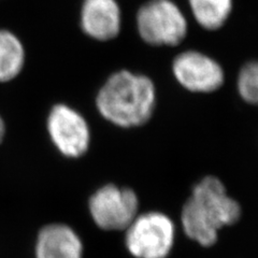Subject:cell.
Masks as SVG:
<instances>
[{
  "instance_id": "1",
  "label": "cell",
  "mask_w": 258,
  "mask_h": 258,
  "mask_svg": "<svg viewBox=\"0 0 258 258\" xmlns=\"http://www.w3.org/2000/svg\"><path fill=\"white\" fill-rule=\"evenodd\" d=\"M241 216V207L215 176H206L192 188L182 209L186 235L203 246H211L224 226L233 225Z\"/></svg>"
},
{
  "instance_id": "2",
  "label": "cell",
  "mask_w": 258,
  "mask_h": 258,
  "mask_svg": "<svg viewBox=\"0 0 258 258\" xmlns=\"http://www.w3.org/2000/svg\"><path fill=\"white\" fill-rule=\"evenodd\" d=\"M155 104L156 90L152 80L127 70L112 75L96 98L100 114L110 123L124 128L147 123Z\"/></svg>"
},
{
  "instance_id": "3",
  "label": "cell",
  "mask_w": 258,
  "mask_h": 258,
  "mask_svg": "<svg viewBox=\"0 0 258 258\" xmlns=\"http://www.w3.org/2000/svg\"><path fill=\"white\" fill-rule=\"evenodd\" d=\"M137 25L144 42L156 46H175L187 34L184 14L171 0H150L137 14Z\"/></svg>"
},
{
  "instance_id": "4",
  "label": "cell",
  "mask_w": 258,
  "mask_h": 258,
  "mask_svg": "<svg viewBox=\"0 0 258 258\" xmlns=\"http://www.w3.org/2000/svg\"><path fill=\"white\" fill-rule=\"evenodd\" d=\"M128 251L137 258H166L174 241V224L159 212L137 215L126 229Z\"/></svg>"
},
{
  "instance_id": "5",
  "label": "cell",
  "mask_w": 258,
  "mask_h": 258,
  "mask_svg": "<svg viewBox=\"0 0 258 258\" xmlns=\"http://www.w3.org/2000/svg\"><path fill=\"white\" fill-rule=\"evenodd\" d=\"M88 208L94 222L100 228L123 230L138 215L139 199L131 188L108 184L95 191Z\"/></svg>"
},
{
  "instance_id": "6",
  "label": "cell",
  "mask_w": 258,
  "mask_h": 258,
  "mask_svg": "<svg viewBox=\"0 0 258 258\" xmlns=\"http://www.w3.org/2000/svg\"><path fill=\"white\" fill-rule=\"evenodd\" d=\"M46 131L54 147L63 156L78 158L90 148L91 132L86 119L66 104H55L46 117Z\"/></svg>"
},
{
  "instance_id": "7",
  "label": "cell",
  "mask_w": 258,
  "mask_h": 258,
  "mask_svg": "<svg viewBox=\"0 0 258 258\" xmlns=\"http://www.w3.org/2000/svg\"><path fill=\"white\" fill-rule=\"evenodd\" d=\"M173 75L184 88L194 93H212L223 85L225 76L221 64L197 51H185L172 63Z\"/></svg>"
},
{
  "instance_id": "8",
  "label": "cell",
  "mask_w": 258,
  "mask_h": 258,
  "mask_svg": "<svg viewBox=\"0 0 258 258\" xmlns=\"http://www.w3.org/2000/svg\"><path fill=\"white\" fill-rule=\"evenodd\" d=\"M122 25V14L115 0H84L81 26L87 36L98 41L115 38Z\"/></svg>"
},
{
  "instance_id": "9",
  "label": "cell",
  "mask_w": 258,
  "mask_h": 258,
  "mask_svg": "<svg viewBox=\"0 0 258 258\" xmlns=\"http://www.w3.org/2000/svg\"><path fill=\"white\" fill-rule=\"evenodd\" d=\"M82 242L69 226L50 224L39 231L37 258H82Z\"/></svg>"
},
{
  "instance_id": "10",
  "label": "cell",
  "mask_w": 258,
  "mask_h": 258,
  "mask_svg": "<svg viewBox=\"0 0 258 258\" xmlns=\"http://www.w3.org/2000/svg\"><path fill=\"white\" fill-rule=\"evenodd\" d=\"M26 61L27 52L22 39L11 29L0 27V84L20 78Z\"/></svg>"
},
{
  "instance_id": "11",
  "label": "cell",
  "mask_w": 258,
  "mask_h": 258,
  "mask_svg": "<svg viewBox=\"0 0 258 258\" xmlns=\"http://www.w3.org/2000/svg\"><path fill=\"white\" fill-rule=\"evenodd\" d=\"M194 18L208 30L221 28L232 10V0H189Z\"/></svg>"
},
{
  "instance_id": "12",
  "label": "cell",
  "mask_w": 258,
  "mask_h": 258,
  "mask_svg": "<svg viewBox=\"0 0 258 258\" xmlns=\"http://www.w3.org/2000/svg\"><path fill=\"white\" fill-rule=\"evenodd\" d=\"M238 91L242 99L256 103L258 98V66L255 61L248 62L241 69L238 77Z\"/></svg>"
},
{
  "instance_id": "13",
  "label": "cell",
  "mask_w": 258,
  "mask_h": 258,
  "mask_svg": "<svg viewBox=\"0 0 258 258\" xmlns=\"http://www.w3.org/2000/svg\"><path fill=\"white\" fill-rule=\"evenodd\" d=\"M6 135H7V124L2 114H0V145H2L3 142L5 141Z\"/></svg>"
}]
</instances>
